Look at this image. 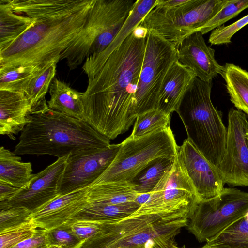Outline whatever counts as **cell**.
Masks as SVG:
<instances>
[{
	"instance_id": "cell-33",
	"label": "cell",
	"mask_w": 248,
	"mask_h": 248,
	"mask_svg": "<svg viewBox=\"0 0 248 248\" xmlns=\"http://www.w3.org/2000/svg\"><path fill=\"white\" fill-rule=\"evenodd\" d=\"M46 231L49 245L61 248H81L85 242L74 233L69 221Z\"/></svg>"
},
{
	"instance_id": "cell-15",
	"label": "cell",
	"mask_w": 248,
	"mask_h": 248,
	"mask_svg": "<svg viewBox=\"0 0 248 248\" xmlns=\"http://www.w3.org/2000/svg\"><path fill=\"white\" fill-rule=\"evenodd\" d=\"M177 155L200 201L216 197L222 191L225 184L218 167L208 160L187 138L179 146Z\"/></svg>"
},
{
	"instance_id": "cell-38",
	"label": "cell",
	"mask_w": 248,
	"mask_h": 248,
	"mask_svg": "<svg viewBox=\"0 0 248 248\" xmlns=\"http://www.w3.org/2000/svg\"><path fill=\"white\" fill-rule=\"evenodd\" d=\"M49 246L46 230L37 229L33 236L11 248H47Z\"/></svg>"
},
{
	"instance_id": "cell-37",
	"label": "cell",
	"mask_w": 248,
	"mask_h": 248,
	"mask_svg": "<svg viewBox=\"0 0 248 248\" xmlns=\"http://www.w3.org/2000/svg\"><path fill=\"white\" fill-rule=\"evenodd\" d=\"M74 233L86 241L95 235L100 230L102 222L88 220H69Z\"/></svg>"
},
{
	"instance_id": "cell-32",
	"label": "cell",
	"mask_w": 248,
	"mask_h": 248,
	"mask_svg": "<svg viewBox=\"0 0 248 248\" xmlns=\"http://www.w3.org/2000/svg\"><path fill=\"white\" fill-rule=\"evenodd\" d=\"M248 8V0H228L225 5L212 18L200 28L197 32L202 35L222 26Z\"/></svg>"
},
{
	"instance_id": "cell-17",
	"label": "cell",
	"mask_w": 248,
	"mask_h": 248,
	"mask_svg": "<svg viewBox=\"0 0 248 248\" xmlns=\"http://www.w3.org/2000/svg\"><path fill=\"white\" fill-rule=\"evenodd\" d=\"M177 60L191 69L197 78L205 81L212 80L221 75L223 66L215 57V50L207 46L203 35L199 31L185 38L177 48Z\"/></svg>"
},
{
	"instance_id": "cell-16",
	"label": "cell",
	"mask_w": 248,
	"mask_h": 248,
	"mask_svg": "<svg viewBox=\"0 0 248 248\" xmlns=\"http://www.w3.org/2000/svg\"><path fill=\"white\" fill-rule=\"evenodd\" d=\"M89 187L58 195L32 211L29 220L38 229L50 230L70 220L89 204Z\"/></svg>"
},
{
	"instance_id": "cell-26",
	"label": "cell",
	"mask_w": 248,
	"mask_h": 248,
	"mask_svg": "<svg viewBox=\"0 0 248 248\" xmlns=\"http://www.w3.org/2000/svg\"><path fill=\"white\" fill-rule=\"evenodd\" d=\"M140 205L136 201L118 205H93L89 203L74 216L72 220L106 222L123 218L135 212Z\"/></svg>"
},
{
	"instance_id": "cell-2",
	"label": "cell",
	"mask_w": 248,
	"mask_h": 248,
	"mask_svg": "<svg viewBox=\"0 0 248 248\" xmlns=\"http://www.w3.org/2000/svg\"><path fill=\"white\" fill-rule=\"evenodd\" d=\"M95 0H7L34 25L0 51V67L39 66L55 59L83 29Z\"/></svg>"
},
{
	"instance_id": "cell-11",
	"label": "cell",
	"mask_w": 248,
	"mask_h": 248,
	"mask_svg": "<svg viewBox=\"0 0 248 248\" xmlns=\"http://www.w3.org/2000/svg\"><path fill=\"white\" fill-rule=\"evenodd\" d=\"M248 121L242 111L231 108L228 114L225 153L218 166L224 184L248 186Z\"/></svg>"
},
{
	"instance_id": "cell-27",
	"label": "cell",
	"mask_w": 248,
	"mask_h": 248,
	"mask_svg": "<svg viewBox=\"0 0 248 248\" xmlns=\"http://www.w3.org/2000/svg\"><path fill=\"white\" fill-rule=\"evenodd\" d=\"M206 244L211 248H248V212Z\"/></svg>"
},
{
	"instance_id": "cell-36",
	"label": "cell",
	"mask_w": 248,
	"mask_h": 248,
	"mask_svg": "<svg viewBox=\"0 0 248 248\" xmlns=\"http://www.w3.org/2000/svg\"><path fill=\"white\" fill-rule=\"evenodd\" d=\"M31 211L22 206L12 207L0 212V232L29 220Z\"/></svg>"
},
{
	"instance_id": "cell-10",
	"label": "cell",
	"mask_w": 248,
	"mask_h": 248,
	"mask_svg": "<svg viewBox=\"0 0 248 248\" xmlns=\"http://www.w3.org/2000/svg\"><path fill=\"white\" fill-rule=\"evenodd\" d=\"M177 60L171 42L148 31L144 59L134 97L135 117L156 109L159 93L168 70Z\"/></svg>"
},
{
	"instance_id": "cell-1",
	"label": "cell",
	"mask_w": 248,
	"mask_h": 248,
	"mask_svg": "<svg viewBox=\"0 0 248 248\" xmlns=\"http://www.w3.org/2000/svg\"><path fill=\"white\" fill-rule=\"evenodd\" d=\"M147 36L133 30L88 80L83 93L85 121L110 140L127 131L136 120L134 97Z\"/></svg>"
},
{
	"instance_id": "cell-29",
	"label": "cell",
	"mask_w": 248,
	"mask_h": 248,
	"mask_svg": "<svg viewBox=\"0 0 248 248\" xmlns=\"http://www.w3.org/2000/svg\"><path fill=\"white\" fill-rule=\"evenodd\" d=\"M38 66L0 67V90L25 93Z\"/></svg>"
},
{
	"instance_id": "cell-9",
	"label": "cell",
	"mask_w": 248,
	"mask_h": 248,
	"mask_svg": "<svg viewBox=\"0 0 248 248\" xmlns=\"http://www.w3.org/2000/svg\"><path fill=\"white\" fill-rule=\"evenodd\" d=\"M248 212V192L224 188L218 195L198 202L191 212L187 229L200 242L217 236Z\"/></svg>"
},
{
	"instance_id": "cell-30",
	"label": "cell",
	"mask_w": 248,
	"mask_h": 248,
	"mask_svg": "<svg viewBox=\"0 0 248 248\" xmlns=\"http://www.w3.org/2000/svg\"><path fill=\"white\" fill-rule=\"evenodd\" d=\"M174 158L165 157L158 160L131 182L135 185L138 194L151 193L165 172L171 167Z\"/></svg>"
},
{
	"instance_id": "cell-6",
	"label": "cell",
	"mask_w": 248,
	"mask_h": 248,
	"mask_svg": "<svg viewBox=\"0 0 248 248\" xmlns=\"http://www.w3.org/2000/svg\"><path fill=\"white\" fill-rule=\"evenodd\" d=\"M137 0H95L85 25L76 39L62 52L70 70L85 59L104 51L120 31Z\"/></svg>"
},
{
	"instance_id": "cell-3",
	"label": "cell",
	"mask_w": 248,
	"mask_h": 248,
	"mask_svg": "<svg viewBox=\"0 0 248 248\" xmlns=\"http://www.w3.org/2000/svg\"><path fill=\"white\" fill-rule=\"evenodd\" d=\"M110 144V140L86 122L50 109L44 98L31 107L14 153L59 158Z\"/></svg>"
},
{
	"instance_id": "cell-7",
	"label": "cell",
	"mask_w": 248,
	"mask_h": 248,
	"mask_svg": "<svg viewBox=\"0 0 248 248\" xmlns=\"http://www.w3.org/2000/svg\"><path fill=\"white\" fill-rule=\"evenodd\" d=\"M178 147L170 126L137 139L130 135L120 143L113 161L93 185L131 183L158 160L175 158Z\"/></svg>"
},
{
	"instance_id": "cell-20",
	"label": "cell",
	"mask_w": 248,
	"mask_h": 248,
	"mask_svg": "<svg viewBox=\"0 0 248 248\" xmlns=\"http://www.w3.org/2000/svg\"><path fill=\"white\" fill-rule=\"evenodd\" d=\"M31 108L24 93L0 90V134L15 140L27 124Z\"/></svg>"
},
{
	"instance_id": "cell-19",
	"label": "cell",
	"mask_w": 248,
	"mask_h": 248,
	"mask_svg": "<svg viewBox=\"0 0 248 248\" xmlns=\"http://www.w3.org/2000/svg\"><path fill=\"white\" fill-rule=\"evenodd\" d=\"M158 0H137L123 26L110 45L100 53L87 57L82 69L88 80L101 69L110 55L124 41L146 15L158 4Z\"/></svg>"
},
{
	"instance_id": "cell-12",
	"label": "cell",
	"mask_w": 248,
	"mask_h": 248,
	"mask_svg": "<svg viewBox=\"0 0 248 248\" xmlns=\"http://www.w3.org/2000/svg\"><path fill=\"white\" fill-rule=\"evenodd\" d=\"M120 143L88 149L69 155L62 176L58 195L90 187L106 170L116 156Z\"/></svg>"
},
{
	"instance_id": "cell-22",
	"label": "cell",
	"mask_w": 248,
	"mask_h": 248,
	"mask_svg": "<svg viewBox=\"0 0 248 248\" xmlns=\"http://www.w3.org/2000/svg\"><path fill=\"white\" fill-rule=\"evenodd\" d=\"M89 204L118 205L135 201L139 195L131 183H106L93 185L88 192Z\"/></svg>"
},
{
	"instance_id": "cell-35",
	"label": "cell",
	"mask_w": 248,
	"mask_h": 248,
	"mask_svg": "<svg viewBox=\"0 0 248 248\" xmlns=\"http://www.w3.org/2000/svg\"><path fill=\"white\" fill-rule=\"evenodd\" d=\"M248 24V15L228 26H222L212 31L209 38L211 45H222L231 43L232 36Z\"/></svg>"
},
{
	"instance_id": "cell-18",
	"label": "cell",
	"mask_w": 248,
	"mask_h": 248,
	"mask_svg": "<svg viewBox=\"0 0 248 248\" xmlns=\"http://www.w3.org/2000/svg\"><path fill=\"white\" fill-rule=\"evenodd\" d=\"M196 78L191 69L176 61L164 79L156 109L170 115L176 111L182 98Z\"/></svg>"
},
{
	"instance_id": "cell-23",
	"label": "cell",
	"mask_w": 248,
	"mask_h": 248,
	"mask_svg": "<svg viewBox=\"0 0 248 248\" xmlns=\"http://www.w3.org/2000/svg\"><path fill=\"white\" fill-rule=\"evenodd\" d=\"M35 20L15 12L7 0H0V51L4 50L35 24Z\"/></svg>"
},
{
	"instance_id": "cell-25",
	"label": "cell",
	"mask_w": 248,
	"mask_h": 248,
	"mask_svg": "<svg viewBox=\"0 0 248 248\" xmlns=\"http://www.w3.org/2000/svg\"><path fill=\"white\" fill-rule=\"evenodd\" d=\"M20 157L3 146L0 148V180L20 188L31 178L32 164L21 161Z\"/></svg>"
},
{
	"instance_id": "cell-8",
	"label": "cell",
	"mask_w": 248,
	"mask_h": 248,
	"mask_svg": "<svg viewBox=\"0 0 248 248\" xmlns=\"http://www.w3.org/2000/svg\"><path fill=\"white\" fill-rule=\"evenodd\" d=\"M228 0H182L178 5H157L139 25L172 43L177 48L188 36L197 32Z\"/></svg>"
},
{
	"instance_id": "cell-28",
	"label": "cell",
	"mask_w": 248,
	"mask_h": 248,
	"mask_svg": "<svg viewBox=\"0 0 248 248\" xmlns=\"http://www.w3.org/2000/svg\"><path fill=\"white\" fill-rule=\"evenodd\" d=\"M60 58L38 66V68L24 93L31 107L45 98L50 84L54 79L57 64Z\"/></svg>"
},
{
	"instance_id": "cell-21",
	"label": "cell",
	"mask_w": 248,
	"mask_h": 248,
	"mask_svg": "<svg viewBox=\"0 0 248 248\" xmlns=\"http://www.w3.org/2000/svg\"><path fill=\"white\" fill-rule=\"evenodd\" d=\"M49 90L50 99L47 103L50 109L85 121L83 93L57 78L53 80Z\"/></svg>"
},
{
	"instance_id": "cell-31",
	"label": "cell",
	"mask_w": 248,
	"mask_h": 248,
	"mask_svg": "<svg viewBox=\"0 0 248 248\" xmlns=\"http://www.w3.org/2000/svg\"><path fill=\"white\" fill-rule=\"evenodd\" d=\"M170 114L157 109L138 115L130 136L134 139L149 134L170 126Z\"/></svg>"
},
{
	"instance_id": "cell-39",
	"label": "cell",
	"mask_w": 248,
	"mask_h": 248,
	"mask_svg": "<svg viewBox=\"0 0 248 248\" xmlns=\"http://www.w3.org/2000/svg\"><path fill=\"white\" fill-rule=\"evenodd\" d=\"M18 189L11 184L0 180V202L8 201Z\"/></svg>"
},
{
	"instance_id": "cell-34",
	"label": "cell",
	"mask_w": 248,
	"mask_h": 248,
	"mask_svg": "<svg viewBox=\"0 0 248 248\" xmlns=\"http://www.w3.org/2000/svg\"><path fill=\"white\" fill-rule=\"evenodd\" d=\"M37 227L31 221L0 232V248H11L34 235Z\"/></svg>"
},
{
	"instance_id": "cell-40",
	"label": "cell",
	"mask_w": 248,
	"mask_h": 248,
	"mask_svg": "<svg viewBox=\"0 0 248 248\" xmlns=\"http://www.w3.org/2000/svg\"><path fill=\"white\" fill-rule=\"evenodd\" d=\"M148 248H186L184 246L179 247L175 245L174 238L161 240L155 242ZM200 248H211L206 244Z\"/></svg>"
},
{
	"instance_id": "cell-5",
	"label": "cell",
	"mask_w": 248,
	"mask_h": 248,
	"mask_svg": "<svg viewBox=\"0 0 248 248\" xmlns=\"http://www.w3.org/2000/svg\"><path fill=\"white\" fill-rule=\"evenodd\" d=\"M212 80L196 78L176 112L185 127L187 139L214 165L219 166L224 154L227 127L221 111L211 99Z\"/></svg>"
},
{
	"instance_id": "cell-24",
	"label": "cell",
	"mask_w": 248,
	"mask_h": 248,
	"mask_svg": "<svg viewBox=\"0 0 248 248\" xmlns=\"http://www.w3.org/2000/svg\"><path fill=\"white\" fill-rule=\"evenodd\" d=\"M231 101L248 115V72L233 63H226L221 74Z\"/></svg>"
},
{
	"instance_id": "cell-41",
	"label": "cell",
	"mask_w": 248,
	"mask_h": 248,
	"mask_svg": "<svg viewBox=\"0 0 248 248\" xmlns=\"http://www.w3.org/2000/svg\"><path fill=\"white\" fill-rule=\"evenodd\" d=\"M47 248H61L59 247L53 245H49Z\"/></svg>"
},
{
	"instance_id": "cell-13",
	"label": "cell",
	"mask_w": 248,
	"mask_h": 248,
	"mask_svg": "<svg viewBox=\"0 0 248 248\" xmlns=\"http://www.w3.org/2000/svg\"><path fill=\"white\" fill-rule=\"evenodd\" d=\"M194 186L177 153L168 170L140 207L169 211L193 210L199 202Z\"/></svg>"
},
{
	"instance_id": "cell-42",
	"label": "cell",
	"mask_w": 248,
	"mask_h": 248,
	"mask_svg": "<svg viewBox=\"0 0 248 248\" xmlns=\"http://www.w3.org/2000/svg\"><path fill=\"white\" fill-rule=\"evenodd\" d=\"M247 135L248 136V131H247Z\"/></svg>"
},
{
	"instance_id": "cell-14",
	"label": "cell",
	"mask_w": 248,
	"mask_h": 248,
	"mask_svg": "<svg viewBox=\"0 0 248 248\" xmlns=\"http://www.w3.org/2000/svg\"><path fill=\"white\" fill-rule=\"evenodd\" d=\"M69 155L59 158L19 188L8 201L0 202V210L22 206L31 212L58 196L60 180Z\"/></svg>"
},
{
	"instance_id": "cell-4",
	"label": "cell",
	"mask_w": 248,
	"mask_h": 248,
	"mask_svg": "<svg viewBox=\"0 0 248 248\" xmlns=\"http://www.w3.org/2000/svg\"><path fill=\"white\" fill-rule=\"evenodd\" d=\"M192 210L177 211L140 207L123 218L102 223L100 231L81 248H148L174 238L186 226Z\"/></svg>"
}]
</instances>
